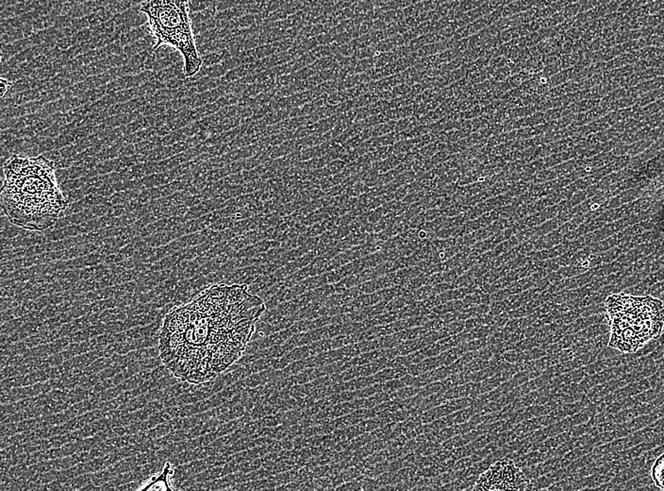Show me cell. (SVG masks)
Masks as SVG:
<instances>
[{"label":"cell","instance_id":"5b68a950","mask_svg":"<svg viewBox=\"0 0 664 491\" xmlns=\"http://www.w3.org/2000/svg\"><path fill=\"white\" fill-rule=\"evenodd\" d=\"M608 347L613 348V349H619L623 352H636L635 349L633 348L631 343L626 340L623 336L622 332H612L610 342H608Z\"/></svg>","mask_w":664,"mask_h":491},{"label":"cell","instance_id":"6da1fadb","mask_svg":"<svg viewBox=\"0 0 664 491\" xmlns=\"http://www.w3.org/2000/svg\"><path fill=\"white\" fill-rule=\"evenodd\" d=\"M189 321L184 334L183 353L189 365L186 381L201 385L215 379L238 362L266 310L262 297L245 285H212L186 304Z\"/></svg>","mask_w":664,"mask_h":491},{"label":"cell","instance_id":"277c9868","mask_svg":"<svg viewBox=\"0 0 664 491\" xmlns=\"http://www.w3.org/2000/svg\"><path fill=\"white\" fill-rule=\"evenodd\" d=\"M171 469H172L171 464L169 462H166L162 472L158 476L151 479V481L148 482L147 485L142 487L141 490H174V487H172L168 482V476L172 474L173 472Z\"/></svg>","mask_w":664,"mask_h":491},{"label":"cell","instance_id":"7a4b0ae2","mask_svg":"<svg viewBox=\"0 0 664 491\" xmlns=\"http://www.w3.org/2000/svg\"><path fill=\"white\" fill-rule=\"evenodd\" d=\"M140 11L148 18L155 40L183 28H192L189 0H146Z\"/></svg>","mask_w":664,"mask_h":491},{"label":"cell","instance_id":"3957f363","mask_svg":"<svg viewBox=\"0 0 664 491\" xmlns=\"http://www.w3.org/2000/svg\"><path fill=\"white\" fill-rule=\"evenodd\" d=\"M531 483L511 460H499L479 475L473 489L503 490L530 489Z\"/></svg>","mask_w":664,"mask_h":491},{"label":"cell","instance_id":"8992f818","mask_svg":"<svg viewBox=\"0 0 664 491\" xmlns=\"http://www.w3.org/2000/svg\"><path fill=\"white\" fill-rule=\"evenodd\" d=\"M12 83L9 81L6 78H0V97H4V96L8 93L9 89L12 87Z\"/></svg>","mask_w":664,"mask_h":491}]
</instances>
